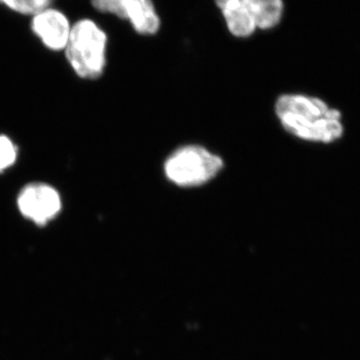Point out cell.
Wrapping results in <instances>:
<instances>
[{"instance_id":"1","label":"cell","mask_w":360,"mask_h":360,"mask_svg":"<svg viewBox=\"0 0 360 360\" xmlns=\"http://www.w3.org/2000/svg\"><path fill=\"white\" fill-rule=\"evenodd\" d=\"M276 112L284 129L304 141L333 142L342 134L340 111L316 97L285 94L277 99Z\"/></svg>"},{"instance_id":"2","label":"cell","mask_w":360,"mask_h":360,"mask_svg":"<svg viewBox=\"0 0 360 360\" xmlns=\"http://www.w3.org/2000/svg\"><path fill=\"white\" fill-rule=\"evenodd\" d=\"M106 45V33L94 20L84 18L71 26L65 51L68 63L78 77L97 79L103 75Z\"/></svg>"},{"instance_id":"3","label":"cell","mask_w":360,"mask_h":360,"mask_svg":"<svg viewBox=\"0 0 360 360\" xmlns=\"http://www.w3.org/2000/svg\"><path fill=\"white\" fill-rule=\"evenodd\" d=\"M224 168V160L200 146H182L165 163V174L177 186H200L214 179Z\"/></svg>"},{"instance_id":"4","label":"cell","mask_w":360,"mask_h":360,"mask_svg":"<svg viewBox=\"0 0 360 360\" xmlns=\"http://www.w3.org/2000/svg\"><path fill=\"white\" fill-rule=\"evenodd\" d=\"M91 6L99 13L129 20L139 34L153 35L160 30V16L153 0H91Z\"/></svg>"},{"instance_id":"5","label":"cell","mask_w":360,"mask_h":360,"mask_svg":"<svg viewBox=\"0 0 360 360\" xmlns=\"http://www.w3.org/2000/svg\"><path fill=\"white\" fill-rule=\"evenodd\" d=\"M18 210L33 224L44 225L58 217L61 198L54 187L44 184L26 186L18 198Z\"/></svg>"},{"instance_id":"6","label":"cell","mask_w":360,"mask_h":360,"mask_svg":"<svg viewBox=\"0 0 360 360\" xmlns=\"http://www.w3.org/2000/svg\"><path fill=\"white\" fill-rule=\"evenodd\" d=\"M32 32L51 51H65L71 25L68 16L58 9L49 8L32 16Z\"/></svg>"},{"instance_id":"7","label":"cell","mask_w":360,"mask_h":360,"mask_svg":"<svg viewBox=\"0 0 360 360\" xmlns=\"http://www.w3.org/2000/svg\"><path fill=\"white\" fill-rule=\"evenodd\" d=\"M215 4L224 14L229 32L234 37L246 39L257 30V23L241 0H215Z\"/></svg>"},{"instance_id":"8","label":"cell","mask_w":360,"mask_h":360,"mask_svg":"<svg viewBox=\"0 0 360 360\" xmlns=\"http://www.w3.org/2000/svg\"><path fill=\"white\" fill-rule=\"evenodd\" d=\"M241 2L259 30L274 28L283 16V0H241Z\"/></svg>"},{"instance_id":"9","label":"cell","mask_w":360,"mask_h":360,"mask_svg":"<svg viewBox=\"0 0 360 360\" xmlns=\"http://www.w3.org/2000/svg\"><path fill=\"white\" fill-rule=\"evenodd\" d=\"M53 0H0V4L22 15L33 16L51 7Z\"/></svg>"},{"instance_id":"10","label":"cell","mask_w":360,"mask_h":360,"mask_svg":"<svg viewBox=\"0 0 360 360\" xmlns=\"http://www.w3.org/2000/svg\"><path fill=\"white\" fill-rule=\"evenodd\" d=\"M18 158V150L13 142L7 136L0 135V172L13 167Z\"/></svg>"}]
</instances>
